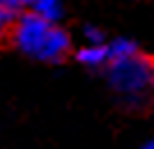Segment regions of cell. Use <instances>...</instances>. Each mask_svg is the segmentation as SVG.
I'll return each instance as SVG.
<instances>
[{
	"mask_svg": "<svg viewBox=\"0 0 154 149\" xmlns=\"http://www.w3.org/2000/svg\"><path fill=\"white\" fill-rule=\"evenodd\" d=\"M0 5L5 7V9H9L12 14L19 16L21 12H26L28 7H30V0H0Z\"/></svg>",
	"mask_w": 154,
	"mask_h": 149,
	"instance_id": "cell-8",
	"label": "cell"
},
{
	"mask_svg": "<svg viewBox=\"0 0 154 149\" xmlns=\"http://www.w3.org/2000/svg\"><path fill=\"white\" fill-rule=\"evenodd\" d=\"M32 14H37L39 19L48 21V23H58L64 14V5L62 0H30L28 7Z\"/></svg>",
	"mask_w": 154,
	"mask_h": 149,
	"instance_id": "cell-4",
	"label": "cell"
},
{
	"mask_svg": "<svg viewBox=\"0 0 154 149\" xmlns=\"http://www.w3.org/2000/svg\"><path fill=\"white\" fill-rule=\"evenodd\" d=\"M14 21H16V14H12L9 9H5V7L0 5V41H2L5 37H9Z\"/></svg>",
	"mask_w": 154,
	"mask_h": 149,
	"instance_id": "cell-6",
	"label": "cell"
},
{
	"mask_svg": "<svg viewBox=\"0 0 154 149\" xmlns=\"http://www.w3.org/2000/svg\"><path fill=\"white\" fill-rule=\"evenodd\" d=\"M83 39H85V44H106V32L97 25H85Z\"/></svg>",
	"mask_w": 154,
	"mask_h": 149,
	"instance_id": "cell-7",
	"label": "cell"
},
{
	"mask_svg": "<svg viewBox=\"0 0 154 149\" xmlns=\"http://www.w3.org/2000/svg\"><path fill=\"white\" fill-rule=\"evenodd\" d=\"M140 149H154V136L149 138V140H147V142H145V145H143Z\"/></svg>",
	"mask_w": 154,
	"mask_h": 149,
	"instance_id": "cell-9",
	"label": "cell"
},
{
	"mask_svg": "<svg viewBox=\"0 0 154 149\" xmlns=\"http://www.w3.org/2000/svg\"><path fill=\"white\" fill-rule=\"evenodd\" d=\"M108 85L122 97L127 108H140L145 92L154 85V62L145 55H131L108 64Z\"/></svg>",
	"mask_w": 154,
	"mask_h": 149,
	"instance_id": "cell-2",
	"label": "cell"
},
{
	"mask_svg": "<svg viewBox=\"0 0 154 149\" xmlns=\"http://www.w3.org/2000/svg\"><path fill=\"white\" fill-rule=\"evenodd\" d=\"M76 60L88 69H101L110 64L108 44H85L76 51Z\"/></svg>",
	"mask_w": 154,
	"mask_h": 149,
	"instance_id": "cell-3",
	"label": "cell"
},
{
	"mask_svg": "<svg viewBox=\"0 0 154 149\" xmlns=\"http://www.w3.org/2000/svg\"><path fill=\"white\" fill-rule=\"evenodd\" d=\"M108 55H110V62L131 58V55H138V46H136L134 39L117 37V39H113V41H108Z\"/></svg>",
	"mask_w": 154,
	"mask_h": 149,
	"instance_id": "cell-5",
	"label": "cell"
},
{
	"mask_svg": "<svg viewBox=\"0 0 154 149\" xmlns=\"http://www.w3.org/2000/svg\"><path fill=\"white\" fill-rule=\"evenodd\" d=\"M9 39L23 55L39 62H48V64L62 62L71 51V37L67 34V30H62L58 23L39 19L30 9L16 16Z\"/></svg>",
	"mask_w": 154,
	"mask_h": 149,
	"instance_id": "cell-1",
	"label": "cell"
}]
</instances>
